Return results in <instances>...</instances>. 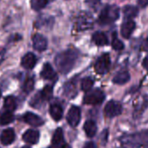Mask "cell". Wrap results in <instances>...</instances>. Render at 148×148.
Wrapping results in <instances>:
<instances>
[{"instance_id": "cell-21", "label": "cell", "mask_w": 148, "mask_h": 148, "mask_svg": "<svg viewBox=\"0 0 148 148\" xmlns=\"http://www.w3.org/2000/svg\"><path fill=\"white\" fill-rule=\"evenodd\" d=\"M4 107L8 111L12 112L13 111L16 110L17 108V102L14 97L12 96H8L5 99V102H4Z\"/></svg>"}, {"instance_id": "cell-26", "label": "cell", "mask_w": 148, "mask_h": 148, "mask_svg": "<svg viewBox=\"0 0 148 148\" xmlns=\"http://www.w3.org/2000/svg\"><path fill=\"white\" fill-rule=\"evenodd\" d=\"M49 2V0H32V7L35 11H39L43 9Z\"/></svg>"}, {"instance_id": "cell-22", "label": "cell", "mask_w": 148, "mask_h": 148, "mask_svg": "<svg viewBox=\"0 0 148 148\" xmlns=\"http://www.w3.org/2000/svg\"><path fill=\"white\" fill-rule=\"evenodd\" d=\"M14 120V116L11 112H5L1 116H0V125H6L11 124Z\"/></svg>"}, {"instance_id": "cell-9", "label": "cell", "mask_w": 148, "mask_h": 148, "mask_svg": "<svg viewBox=\"0 0 148 148\" xmlns=\"http://www.w3.org/2000/svg\"><path fill=\"white\" fill-rule=\"evenodd\" d=\"M40 75L44 79L46 80H56L58 79V76L56 71L53 70L52 66L49 63H45L43 66V69L40 72Z\"/></svg>"}, {"instance_id": "cell-11", "label": "cell", "mask_w": 148, "mask_h": 148, "mask_svg": "<svg viewBox=\"0 0 148 148\" xmlns=\"http://www.w3.org/2000/svg\"><path fill=\"white\" fill-rule=\"evenodd\" d=\"M23 119L25 123L29 124L30 125L32 126H40L44 124V120L37 114L33 113V112H26L24 117Z\"/></svg>"}, {"instance_id": "cell-18", "label": "cell", "mask_w": 148, "mask_h": 148, "mask_svg": "<svg viewBox=\"0 0 148 148\" xmlns=\"http://www.w3.org/2000/svg\"><path fill=\"white\" fill-rule=\"evenodd\" d=\"M50 113L55 121H59L63 117V109L58 104H53L50 107Z\"/></svg>"}, {"instance_id": "cell-29", "label": "cell", "mask_w": 148, "mask_h": 148, "mask_svg": "<svg viewBox=\"0 0 148 148\" xmlns=\"http://www.w3.org/2000/svg\"><path fill=\"white\" fill-rule=\"evenodd\" d=\"M86 3L89 7L97 10L98 7L100 5V0H86Z\"/></svg>"}, {"instance_id": "cell-31", "label": "cell", "mask_w": 148, "mask_h": 148, "mask_svg": "<svg viewBox=\"0 0 148 148\" xmlns=\"http://www.w3.org/2000/svg\"><path fill=\"white\" fill-rule=\"evenodd\" d=\"M22 38V37L19 35V34H15V35H12V37H11V38H10V41H12V40H13V41H19L20 39Z\"/></svg>"}, {"instance_id": "cell-3", "label": "cell", "mask_w": 148, "mask_h": 148, "mask_svg": "<svg viewBox=\"0 0 148 148\" xmlns=\"http://www.w3.org/2000/svg\"><path fill=\"white\" fill-rule=\"evenodd\" d=\"M105 99V93L100 89H95L92 92H87L86 95L84 97V103L86 105L97 106L102 104Z\"/></svg>"}, {"instance_id": "cell-15", "label": "cell", "mask_w": 148, "mask_h": 148, "mask_svg": "<svg viewBox=\"0 0 148 148\" xmlns=\"http://www.w3.org/2000/svg\"><path fill=\"white\" fill-rule=\"evenodd\" d=\"M15 139V132L12 128H8L3 131L1 134V142L5 145H11Z\"/></svg>"}, {"instance_id": "cell-37", "label": "cell", "mask_w": 148, "mask_h": 148, "mask_svg": "<svg viewBox=\"0 0 148 148\" xmlns=\"http://www.w3.org/2000/svg\"><path fill=\"white\" fill-rule=\"evenodd\" d=\"M22 148H31V147H29V146H24V147H22Z\"/></svg>"}, {"instance_id": "cell-4", "label": "cell", "mask_w": 148, "mask_h": 148, "mask_svg": "<svg viewBox=\"0 0 148 148\" xmlns=\"http://www.w3.org/2000/svg\"><path fill=\"white\" fill-rule=\"evenodd\" d=\"M124 140L133 145H148V130L129 135L124 138Z\"/></svg>"}, {"instance_id": "cell-25", "label": "cell", "mask_w": 148, "mask_h": 148, "mask_svg": "<svg viewBox=\"0 0 148 148\" xmlns=\"http://www.w3.org/2000/svg\"><path fill=\"white\" fill-rule=\"evenodd\" d=\"M93 84H94V81H93L92 79H91V78L83 79L82 81H81V89H82V91H84L86 92L91 91V89L93 86Z\"/></svg>"}, {"instance_id": "cell-13", "label": "cell", "mask_w": 148, "mask_h": 148, "mask_svg": "<svg viewBox=\"0 0 148 148\" xmlns=\"http://www.w3.org/2000/svg\"><path fill=\"white\" fill-rule=\"evenodd\" d=\"M36 63H37V58L32 52L26 53L21 60V65L27 70L32 69L35 66Z\"/></svg>"}, {"instance_id": "cell-38", "label": "cell", "mask_w": 148, "mask_h": 148, "mask_svg": "<svg viewBox=\"0 0 148 148\" xmlns=\"http://www.w3.org/2000/svg\"><path fill=\"white\" fill-rule=\"evenodd\" d=\"M1 96H2V92H1V91H0V98H1Z\"/></svg>"}, {"instance_id": "cell-17", "label": "cell", "mask_w": 148, "mask_h": 148, "mask_svg": "<svg viewBox=\"0 0 148 148\" xmlns=\"http://www.w3.org/2000/svg\"><path fill=\"white\" fill-rule=\"evenodd\" d=\"M84 130L87 137L92 138L97 132V125L93 120H87L84 125Z\"/></svg>"}, {"instance_id": "cell-35", "label": "cell", "mask_w": 148, "mask_h": 148, "mask_svg": "<svg viewBox=\"0 0 148 148\" xmlns=\"http://www.w3.org/2000/svg\"><path fill=\"white\" fill-rule=\"evenodd\" d=\"M143 48L145 51H148V38H146L145 42L143 43Z\"/></svg>"}, {"instance_id": "cell-20", "label": "cell", "mask_w": 148, "mask_h": 148, "mask_svg": "<svg viewBox=\"0 0 148 148\" xmlns=\"http://www.w3.org/2000/svg\"><path fill=\"white\" fill-rule=\"evenodd\" d=\"M52 145L54 146H59L63 144L64 142V134H63V131L61 128H58L52 137Z\"/></svg>"}, {"instance_id": "cell-33", "label": "cell", "mask_w": 148, "mask_h": 148, "mask_svg": "<svg viewBox=\"0 0 148 148\" xmlns=\"http://www.w3.org/2000/svg\"><path fill=\"white\" fill-rule=\"evenodd\" d=\"M83 148H96V145L93 142H88L85 145Z\"/></svg>"}, {"instance_id": "cell-39", "label": "cell", "mask_w": 148, "mask_h": 148, "mask_svg": "<svg viewBox=\"0 0 148 148\" xmlns=\"http://www.w3.org/2000/svg\"><path fill=\"white\" fill-rule=\"evenodd\" d=\"M49 1H53V0H49Z\"/></svg>"}, {"instance_id": "cell-14", "label": "cell", "mask_w": 148, "mask_h": 148, "mask_svg": "<svg viewBox=\"0 0 148 148\" xmlns=\"http://www.w3.org/2000/svg\"><path fill=\"white\" fill-rule=\"evenodd\" d=\"M130 79H131L130 73L127 71L123 70V71H119L114 76L112 82L116 85H124V84H126L130 80Z\"/></svg>"}, {"instance_id": "cell-27", "label": "cell", "mask_w": 148, "mask_h": 148, "mask_svg": "<svg viewBox=\"0 0 148 148\" xmlns=\"http://www.w3.org/2000/svg\"><path fill=\"white\" fill-rule=\"evenodd\" d=\"M112 46L114 50L116 51H121L122 49H124V44L117 37V33L114 32L112 34Z\"/></svg>"}, {"instance_id": "cell-34", "label": "cell", "mask_w": 148, "mask_h": 148, "mask_svg": "<svg viewBox=\"0 0 148 148\" xmlns=\"http://www.w3.org/2000/svg\"><path fill=\"white\" fill-rule=\"evenodd\" d=\"M5 53H6V51H5V50H4V51H0V64H2V62H3L4 59H5Z\"/></svg>"}, {"instance_id": "cell-19", "label": "cell", "mask_w": 148, "mask_h": 148, "mask_svg": "<svg viewBox=\"0 0 148 148\" xmlns=\"http://www.w3.org/2000/svg\"><path fill=\"white\" fill-rule=\"evenodd\" d=\"M138 10L134 5H125L123 8V14L125 19H132L137 17Z\"/></svg>"}, {"instance_id": "cell-6", "label": "cell", "mask_w": 148, "mask_h": 148, "mask_svg": "<svg viewBox=\"0 0 148 148\" xmlns=\"http://www.w3.org/2000/svg\"><path fill=\"white\" fill-rule=\"evenodd\" d=\"M122 110H123L122 106L119 102L111 100L106 105L104 112H105V115L107 118H114V117L120 115L122 112Z\"/></svg>"}, {"instance_id": "cell-24", "label": "cell", "mask_w": 148, "mask_h": 148, "mask_svg": "<svg viewBox=\"0 0 148 148\" xmlns=\"http://www.w3.org/2000/svg\"><path fill=\"white\" fill-rule=\"evenodd\" d=\"M41 99L44 100H50L53 95V88L51 86H46L41 92Z\"/></svg>"}, {"instance_id": "cell-7", "label": "cell", "mask_w": 148, "mask_h": 148, "mask_svg": "<svg viewBox=\"0 0 148 148\" xmlns=\"http://www.w3.org/2000/svg\"><path fill=\"white\" fill-rule=\"evenodd\" d=\"M67 122L68 124L72 126V127H76L79 122H80V119H81V111L80 108L76 106H73L70 108L67 116Z\"/></svg>"}, {"instance_id": "cell-32", "label": "cell", "mask_w": 148, "mask_h": 148, "mask_svg": "<svg viewBox=\"0 0 148 148\" xmlns=\"http://www.w3.org/2000/svg\"><path fill=\"white\" fill-rule=\"evenodd\" d=\"M142 65L143 67L148 71V56L145 58V59L143 60V63H142Z\"/></svg>"}, {"instance_id": "cell-5", "label": "cell", "mask_w": 148, "mask_h": 148, "mask_svg": "<svg viewBox=\"0 0 148 148\" xmlns=\"http://www.w3.org/2000/svg\"><path fill=\"white\" fill-rule=\"evenodd\" d=\"M110 66H111L110 55L108 53H105L97 59L94 64V69L98 74L103 75V74H106L109 71Z\"/></svg>"}, {"instance_id": "cell-36", "label": "cell", "mask_w": 148, "mask_h": 148, "mask_svg": "<svg viewBox=\"0 0 148 148\" xmlns=\"http://www.w3.org/2000/svg\"><path fill=\"white\" fill-rule=\"evenodd\" d=\"M61 148H71V147L67 145H64L63 146H61Z\"/></svg>"}, {"instance_id": "cell-2", "label": "cell", "mask_w": 148, "mask_h": 148, "mask_svg": "<svg viewBox=\"0 0 148 148\" xmlns=\"http://www.w3.org/2000/svg\"><path fill=\"white\" fill-rule=\"evenodd\" d=\"M119 18V9L116 5H106L100 12L99 23L100 25H109Z\"/></svg>"}, {"instance_id": "cell-23", "label": "cell", "mask_w": 148, "mask_h": 148, "mask_svg": "<svg viewBox=\"0 0 148 148\" xmlns=\"http://www.w3.org/2000/svg\"><path fill=\"white\" fill-rule=\"evenodd\" d=\"M92 24V18H91L87 15H85L82 17L81 22H78L79 28H80L79 30H87L88 28L91 27Z\"/></svg>"}, {"instance_id": "cell-16", "label": "cell", "mask_w": 148, "mask_h": 148, "mask_svg": "<svg viewBox=\"0 0 148 148\" xmlns=\"http://www.w3.org/2000/svg\"><path fill=\"white\" fill-rule=\"evenodd\" d=\"M92 39L93 43L99 46H104V45H108L107 36L102 32H96L95 33H93Z\"/></svg>"}, {"instance_id": "cell-28", "label": "cell", "mask_w": 148, "mask_h": 148, "mask_svg": "<svg viewBox=\"0 0 148 148\" xmlns=\"http://www.w3.org/2000/svg\"><path fill=\"white\" fill-rule=\"evenodd\" d=\"M33 88H34V79L32 78H27L23 86L24 92L29 93L33 90Z\"/></svg>"}, {"instance_id": "cell-1", "label": "cell", "mask_w": 148, "mask_h": 148, "mask_svg": "<svg viewBox=\"0 0 148 148\" xmlns=\"http://www.w3.org/2000/svg\"><path fill=\"white\" fill-rule=\"evenodd\" d=\"M79 58V52L75 50H66L58 53L55 58V64L58 70L63 73H68L75 64Z\"/></svg>"}, {"instance_id": "cell-8", "label": "cell", "mask_w": 148, "mask_h": 148, "mask_svg": "<svg viewBox=\"0 0 148 148\" xmlns=\"http://www.w3.org/2000/svg\"><path fill=\"white\" fill-rule=\"evenodd\" d=\"M32 45L38 51H44L47 48V39L41 34H35L32 38Z\"/></svg>"}, {"instance_id": "cell-10", "label": "cell", "mask_w": 148, "mask_h": 148, "mask_svg": "<svg viewBox=\"0 0 148 148\" xmlns=\"http://www.w3.org/2000/svg\"><path fill=\"white\" fill-rule=\"evenodd\" d=\"M136 24L132 19H127L121 25V35L125 38H129L134 32Z\"/></svg>"}, {"instance_id": "cell-30", "label": "cell", "mask_w": 148, "mask_h": 148, "mask_svg": "<svg viewBox=\"0 0 148 148\" xmlns=\"http://www.w3.org/2000/svg\"><path fill=\"white\" fill-rule=\"evenodd\" d=\"M138 5L140 8H145L148 6V0H138Z\"/></svg>"}, {"instance_id": "cell-12", "label": "cell", "mask_w": 148, "mask_h": 148, "mask_svg": "<svg viewBox=\"0 0 148 148\" xmlns=\"http://www.w3.org/2000/svg\"><path fill=\"white\" fill-rule=\"evenodd\" d=\"M23 139L25 142L31 145L37 144L39 139V132L37 130L29 129L23 134Z\"/></svg>"}]
</instances>
